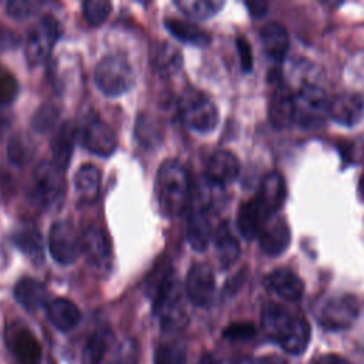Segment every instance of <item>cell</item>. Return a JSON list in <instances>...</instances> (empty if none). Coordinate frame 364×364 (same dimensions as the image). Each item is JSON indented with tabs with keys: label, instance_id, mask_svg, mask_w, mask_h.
Masks as SVG:
<instances>
[{
	"label": "cell",
	"instance_id": "6da1fadb",
	"mask_svg": "<svg viewBox=\"0 0 364 364\" xmlns=\"http://www.w3.org/2000/svg\"><path fill=\"white\" fill-rule=\"evenodd\" d=\"M262 327L267 337L289 354H301L310 341V326L277 303H266L262 310Z\"/></svg>",
	"mask_w": 364,
	"mask_h": 364
},
{
	"label": "cell",
	"instance_id": "7a4b0ae2",
	"mask_svg": "<svg viewBox=\"0 0 364 364\" xmlns=\"http://www.w3.org/2000/svg\"><path fill=\"white\" fill-rule=\"evenodd\" d=\"M156 195L168 216H181L191 203V183L186 169L175 159L165 161L156 173Z\"/></svg>",
	"mask_w": 364,
	"mask_h": 364
},
{
	"label": "cell",
	"instance_id": "3957f363",
	"mask_svg": "<svg viewBox=\"0 0 364 364\" xmlns=\"http://www.w3.org/2000/svg\"><path fill=\"white\" fill-rule=\"evenodd\" d=\"M94 81L104 95L119 97L134 85V71L125 57L109 54L97 63Z\"/></svg>",
	"mask_w": 364,
	"mask_h": 364
},
{
	"label": "cell",
	"instance_id": "277c9868",
	"mask_svg": "<svg viewBox=\"0 0 364 364\" xmlns=\"http://www.w3.org/2000/svg\"><path fill=\"white\" fill-rule=\"evenodd\" d=\"M293 122L304 129L318 128L328 117L330 100L326 91L318 85L304 84L296 94H293Z\"/></svg>",
	"mask_w": 364,
	"mask_h": 364
},
{
	"label": "cell",
	"instance_id": "5b68a950",
	"mask_svg": "<svg viewBox=\"0 0 364 364\" xmlns=\"http://www.w3.org/2000/svg\"><path fill=\"white\" fill-rule=\"evenodd\" d=\"M64 192V171L55 166L53 161L40 162L31 178V199L40 208L48 210L63 200Z\"/></svg>",
	"mask_w": 364,
	"mask_h": 364
},
{
	"label": "cell",
	"instance_id": "8992f818",
	"mask_svg": "<svg viewBox=\"0 0 364 364\" xmlns=\"http://www.w3.org/2000/svg\"><path fill=\"white\" fill-rule=\"evenodd\" d=\"M178 111L185 125L200 134L213 131L219 122L218 107L198 91L185 92L178 102Z\"/></svg>",
	"mask_w": 364,
	"mask_h": 364
},
{
	"label": "cell",
	"instance_id": "52a82bcc",
	"mask_svg": "<svg viewBox=\"0 0 364 364\" xmlns=\"http://www.w3.org/2000/svg\"><path fill=\"white\" fill-rule=\"evenodd\" d=\"M360 310L361 303L355 296L338 294L320 303L316 318L327 330H344L357 320Z\"/></svg>",
	"mask_w": 364,
	"mask_h": 364
},
{
	"label": "cell",
	"instance_id": "ba28073f",
	"mask_svg": "<svg viewBox=\"0 0 364 364\" xmlns=\"http://www.w3.org/2000/svg\"><path fill=\"white\" fill-rule=\"evenodd\" d=\"M152 310L164 331L176 333L186 326L188 316L176 279L152 300Z\"/></svg>",
	"mask_w": 364,
	"mask_h": 364
},
{
	"label": "cell",
	"instance_id": "9c48e42d",
	"mask_svg": "<svg viewBox=\"0 0 364 364\" xmlns=\"http://www.w3.org/2000/svg\"><path fill=\"white\" fill-rule=\"evenodd\" d=\"M60 37V24L50 16H43L27 33L26 57L31 65L43 63L51 53L55 41Z\"/></svg>",
	"mask_w": 364,
	"mask_h": 364
},
{
	"label": "cell",
	"instance_id": "30bf717a",
	"mask_svg": "<svg viewBox=\"0 0 364 364\" xmlns=\"http://www.w3.org/2000/svg\"><path fill=\"white\" fill-rule=\"evenodd\" d=\"M48 250L55 263L73 264L82 252L81 239L74 225L68 220H57L48 232Z\"/></svg>",
	"mask_w": 364,
	"mask_h": 364
},
{
	"label": "cell",
	"instance_id": "8fae6325",
	"mask_svg": "<svg viewBox=\"0 0 364 364\" xmlns=\"http://www.w3.org/2000/svg\"><path fill=\"white\" fill-rule=\"evenodd\" d=\"M81 145L98 156H109L118 146V138L109 124L100 117H88L77 129Z\"/></svg>",
	"mask_w": 364,
	"mask_h": 364
},
{
	"label": "cell",
	"instance_id": "7c38bea8",
	"mask_svg": "<svg viewBox=\"0 0 364 364\" xmlns=\"http://www.w3.org/2000/svg\"><path fill=\"white\" fill-rule=\"evenodd\" d=\"M215 274L208 263H195L191 266L185 280V291L192 304L208 307L215 296Z\"/></svg>",
	"mask_w": 364,
	"mask_h": 364
},
{
	"label": "cell",
	"instance_id": "4fadbf2b",
	"mask_svg": "<svg viewBox=\"0 0 364 364\" xmlns=\"http://www.w3.org/2000/svg\"><path fill=\"white\" fill-rule=\"evenodd\" d=\"M6 343L18 364L41 363V344L34 333L23 324H13L7 328Z\"/></svg>",
	"mask_w": 364,
	"mask_h": 364
},
{
	"label": "cell",
	"instance_id": "5bb4252c",
	"mask_svg": "<svg viewBox=\"0 0 364 364\" xmlns=\"http://www.w3.org/2000/svg\"><path fill=\"white\" fill-rule=\"evenodd\" d=\"M286 199V183L279 172L267 173L259 188L257 196L255 198L262 222L274 216L282 208Z\"/></svg>",
	"mask_w": 364,
	"mask_h": 364
},
{
	"label": "cell",
	"instance_id": "9a60e30c",
	"mask_svg": "<svg viewBox=\"0 0 364 364\" xmlns=\"http://www.w3.org/2000/svg\"><path fill=\"white\" fill-rule=\"evenodd\" d=\"M259 245L263 253L276 257L282 255L290 245V228L286 219L280 216H272L262 222L259 229Z\"/></svg>",
	"mask_w": 364,
	"mask_h": 364
},
{
	"label": "cell",
	"instance_id": "2e32d148",
	"mask_svg": "<svg viewBox=\"0 0 364 364\" xmlns=\"http://www.w3.org/2000/svg\"><path fill=\"white\" fill-rule=\"evenodd\" d=\"M82 252L88 264L98 272H107L111 266V247L105 232L100 228H88L81 239Z\"/></svg>",
	"mask_w": 364,
	"mask_h": 364
},
{
	"label": "cell",
	"instance_id": "e0dca14e",
	"mask_svg": "<svg viewBox=\"0 0 364 364\" xmlns=\"http://www.w3.org/2000/svg\"><path fill=\"white\" fill-rule=\"evenodd\" d=\"M240 172V164L235 154L226 149L213 152L206 164V179L222 188L232 183Z\"/></svg>",
	"mask_w": 364,
	"mask_h": 364
},
{
	"label": "cell",
	"instance_id": "ac0fdd59",
	"mask_svg": "<svg viewBox=\"0 0 364 364\" xmlns=\"http://www.w3.org/2000/svg\"><path fill=\"white\" fill-rule=\"evenodd\" d=\"M213 237L209 210L192 206L186 222V239L189 246L196 252H203Z\"/></svg>",
	"mask_w": 364,
	"mask_h": 364
},
{
	"label": "cell",
	"instance_id": "d6986e66",
	"mask_svg": "<svg viewBox=\"0 0 364 364\" xmlns=\"http://www.w3.org/2000/svg\"><path fill=\"white\" fill-rule=\"evenodd\" d=\"M364 112L363 98L353 92H344L330 100L328 117L344 127L355 125Z\"/></svg>",
	"mask_w": 364,
	"mask_h": 364
},
{
	"label": "cell",
	"instance_id": "ffe728a7",
	"mask_svg": "<svg viewBox=\"0 0 364 364\" xmlns=\"http://www.w3.org/2000/svg\"><path fill=\"white\" fill-rule=\"evenodd\" d=\"M266 282L270 290H273L279 297L289 301L299 300L304 293L303 280L289 267L274 269L269 273Z\"/></svg>",
	"mask_w": 364,
	"mask_h": 364
},
{
	"label": "cell",
	"instance_id": "44dd1931",
	"mask_svg": "<svg viewBox=\"0 0 364 364\" xmlns=\"http://www.w3.org/2000/svg\"><path fill=\"white\" fill-rule=\"evenodd\" d=\"M47 318L60 331H70L75 328L81 321L80 309L68 299L57 297L47 303L46 306Z\"/></svg>",
	"mask_w": 364,
	"mask_h": 364
},
{
	"label": "cell",
	"instance_id": "7402d4cb",
	"mask_svg": "<svg viewBox=\"0 0 364 364\" xmlns=\"http://www.w3.org/2000/svg\"><path fill=\"white\" fill-rule=\"evenodd\" d=\"M215 256L222 269L232 267L240 256V243L232 233L229 223L223 222L213 233Z\"/></svg>",
	"mask_w": 364,
	"mask_h": 364
},
{
	"label": "cell",
	"instance_id": "603a6c76",
	"mask_svg": "<svg viewBox=\"0 0 364 364\" xmlns=\"http://www.w3.org/2000/svg\"><path fill=\"white\" fill-rule=\"evenodd\" d=\"M77 135V129L71 122H64L55 131L50 146H51V156L53 164L58 166L61 171H65L70 165L73 151H74V139Z\"/></svg>",
	"mask_w": 364,
	"mask_h": 364
},
{
	"label": "cell",
	"instance_id": "cb8c5ba5",
	"mask_svg": "<svg viewBox=\"0 0 364 364\" xmlns=\"http://www.w3.org/2000/svg\"><path fill=\"white\" fill-rule=\"evenodd\" d=\"M14 297L28 311H36L50 301L47 287L33 277H23L16 283Z\"/></svg>",
	"mask_w": 364,
	"mask_h": 364
},
{
	"label": "cell",
	"instance_id": "d4e9b609",
	"mask_svg": "<svg viewBox=\"0 0 364 364\" xmlns=\"http://www.w3.org/2000/svg\"><path fill=\"white\" fill-rule=\"evenodd\" d=\"M293 94L289 91V88L280 85L272 94L269 104V119L274 128L283 129L293 122Z\"/></svg>",
	"mask_w": 364,
	"mask_h": 364
},
{
	"label": "cell",
	"instance_id": "484cf974",
	"mask_svg": "<svg viewBox=\"0 0 364 364\" xmlns=\"http://www.w3.org/2000/svg\"><path fill=\"white\" fill-rule=\"evenodd\" d=\"M164 24L168 28V31L182 43L192 44L196 47H205L210 43V34L195 23L168 17L164 20Z\"/></svg>",
	"mask_w": 364,
	"mask_h": 364
},
{
	"label": "cell",
	"instance_id": "4316f807",
	"mask_svg": "<svg viewBox=\"0 0 364 364\" xmlns=\"http://www.w3.org/2000/svg\"><path fill=\"white\" fill-rule=\"evenodd\" d=\"M260 38L269 58L280 63L289 50V34L286 28L279 23H267L260 31Z\"/></svg>",
	"mask_w": 364,
	"mask_h": 364
},
{
	"label": "cell",
	"instance_id": "83f0119b",
	"mask_svg": "<svg viewBox=\"0 0 364 364\" xmlns=\"http://www.w3.org/2000/svg\"><path fill=\"white\" fill-rule=\"evenodd\" d=\"M13 243L21 250V253L36 266L44 262L43 239L34 228H20L13 233Z\"/></svg>",
	"mask_w": 364,
	"mask_h": 364
},
{
	"label": "cell",
	"instance_id": "f1b7e54d",
	"mask_svg": "<svg viewBox=\"0 0 364 364\" xmlns=\"http://www.w3.org/2000/svg\"><path fill=\"white\" fill-rule=\"evenodd\" d=\"M134 135L136 142L145 149H155L159 146L164 136L161 124L145 112L138 115L134 127Z\"/></svg>",
	"mask_w": 364,
	"mask_h": 364
},
{
	"label": "cell",
	"instance_id": "f546056e",
	"mask_svg": "<svg viewBox=\"0 0 364 364\" xmlns=\"http://www.w3.org/2000/svg\"><path fill=\"white\" fill-rule=\"evenodd\" d=\"M182 64L183 58L179 48L172 46L171 43H161L156 47L154 55V65L161 77L166 78L176 74L182 68Z\"/></svg>",
	"mask_w": 364,
	"mask_h": 364
},
{
	"label": "cell",
	"instance_id": "4dcf8cb0",
	"mask_svg": "<svg viewBox=\"0 0 364 364\" xmlns=\"http://www.w3.org/2000/svg\"><path fill=\"white\" fill-rule=\"evenodd\" d=\"M175 273L171 260L162 259L159 260L154 269L149 272V274L145 279L144 283V291L145 294L154 300L165 287H168L175 280Z\"/></svg>",
	"mask_w": 364,
	"mask_h": 364
},
{
	"label": "cell",
	"instance_id": "1f68e13d",
	"mask_svg": "<svg viewBox=\"0 0 364 364\" xmlns=\"http://www.w3.org/2000/svg\"><path fill=\"white\" fill-rule=\"evenodd\" d=\"M37 152V145L34 139L26 134L18 132L13 135L7 145V156L11 164L17 166H24L33 161Z\"/></svg>",
	"mask_w": 364,
	"mask_h": 364
},
{
	"label": "cell",
	"instance_id": "d6a6232c",
	"mask_svg": "<svg viewBox=\"0 0 364 364\" xmlns=\"http://www.w3.org/2000/svg\"><path fill=\"white\" fill-rule=\"evenodd\" d=\"M111 338H112V334L108 328H100L94 331L82 348V354H81L82 364H101L109 347Z\"/></svg>",
	"mask_w": 364,
	"mask_h": 364
},
{
	"label": "cell",
	"instance_id": "836d02e7",
	"mask_svg": "<svg viewBox=\"0 0 364 364\" xmlns=\"http://www.w3.org/2000/svg\"><path fill=\"white\" fill-rule=\"evenodd\" d=\"M260 220L262 219H260L255 199L246 200L240 205L237 210L236 225H237L239 233L245 240H252L257 236L260 229Z\"/></svg>",
	"mask_w": 364,
	"mask_h": 364
},
{
	"label": "cell",
	"instance_id": "e575fe53",
	"mask_svg": "<svg viewBox=\"0 0 364 364\" xmlns=\"http://www.w3.org/2000/svg\"><path fill=\"white\" fill-rule=\"evenodd\" d=\"M100 183H101V172L97 166L91 164L82 165L74 176L75 189L85 199H94L98 195Z\"/></svg>",
	"mask_w": 364,
	"mask_h": 364
},
{
	"label": "cell",
	"instance_id": "d590c367",
	"mask_svg": "<svg viewBox=\"0 0 364 364\" xmlns=\"http://www.w3.org/2000/svg\"><path fill=\"white\" fill-rule=\"evenodd\" d=\"M223 1L219 0H178L175 6L188 17L205 20L215 16L222 7Z\"/></svg>",
	"mask_w": 364,
	"mask_h": 364
},
{
	"label": "cell",
	"instance_id": "8d00e7d4",
	"mask_svg": "<svg viewBox=\"0 0 364 364\" xmlns=\"http://www.w3.org/2000/svg\"><path fill=\"white\" fill-rule=\"evenodd\" d=\"M60 118V109L51 102L40 105L31 117V128L38 134L50 132Z\"/></svg>",
	"mask_w": 364,
	"mask_h": 364
},
{
	"label": "cell",
	"instance_id": "74e56055",
	"mask_svg": "<svg viewBox=\"0 0 364 364\" xmlns=\"http://www.w3.org/2000/svg\"><path fill=\"white\" fill-rule=\"evenodd\" d=\"M154 364H186V347L181 341L161 344L155 350Z\"/></svg>",
	"mask_w": 364,
	"mask_h": 364
},
{
	"label": "cell",
	"instance_id": "f35d334b",
	"mask_svg": "<svg viewBox=\"0 0 364 364\" xmlns=\"http://www.w3.org/2000/svg\"><path fill=\"white\" fill-rule=\"evenodd\" d=\"M139 347L134 338H125L108 360V364H138Z\"/></svg>",
	"mask_w": 364,
	"mask_h": 364
},
{
	"label": "cell",
	"instance_id": "ab89813d",
	"mask_svg": "<svg viewBox=\"0 0 364 364\" xmlns=\"http://www.w3.org/2000/svg\"><path fill=\"white\" fill-rule=\"evenodd\" d=\"M112 4L105 0H88L82 3V16L91 26L101 24L111 13Z\"/></svg>",
	"mask_w": 364,
	"mask_h": 364
},
{
	"label": "cell",
	"instance_id": "60d3db41",
	"mask_svg": "<svg viewBox=\"0 0 364 364\" xmlns=\"http://www.w3.org/2000/svg\"><path fill=\"white\" fill-rule=\"evenodd\" d=\"M18 95V82L14 75L0 64V104H11Z\"/></svg>",
	"mask_w": 364,
	"mask_h": 364
},
{
	"label": "cell",
	"instance_id": "b9f144b4",
	"mask_svg": "<svg viewBox=\"0 0 364 364\" xmlns=\"http://www.w3.org/2000/svg\"><path fill=\"white\" fill-rule=\"evenodd\" d=\"M38 1L26 0H11L7 3V14L14 20H23L33 16L40 9Z\"/></svg>",
	"mask_w": 364,
	"mask_h": 364
},
{
	"label": "cell",
	"instance_id": "7bdbcfd3",
	"mask_svg": "<svg viewBox=\"0 0 364 364\" xmlns=\"http://www.w3.org/2000/svg\"><path fill=\"white\" fill-rule=\"evenodd\" d=\"M256 330L252 323H232L223 330V337L230 341H245L255 336Z\"/></svg>",
	"mask_w": 364,
	"mask_h": 364
},
{
	"label": "cell",
	"instance_id": "ee69618b",
	"mask_svg": "<svg viewBox=\"0 0 364 364\" xmlns=\"http://www.w3.org/2000/svg\"><path fill=\"white\" fill-rule=\"evenodd\" d=\"M236 50L239 54V61H240L242 70L245 73H250L253 68V55H252V48L245 37L236 38Z\"/></svg>",
	"mask_w": 364,
	"mask_h": 364
},
{
	"label": "cell",
	"instance_id": "f6af8a7d",
	"mask_svg": "<svg viewBox=\"0 0 364 364\" xmlns=\"http://www.w3.org/2000/svg\"><path fill=\"white\" fill-rule=\"evenodd\" d=\"M233 364H287V363L277 355H263V357L239 358Z\"/></svg>",
	"mask_w": 364,
	"mask_h": 364
},
{
	"label": "cell",
	"instance_id": "bcb514c9",
	"mask_svg": "<svg viewBox=\"0 0 364 364\" xmlns=\"http://www.w3.org/2000/svg\"><path fill=\"white\" fill-rule=\"evenodd\" d=\"M310 364H351V363L337 354H321L314 357L310 361Z\"/></svg>",
	"mask_w": 364,
	"mask_h": 364
},
{
	"label": "cell",
	"instance_id": "7dc6e473",
	"mask_svg": "<svg viewBox=\"0 0 364 364\" xmlns=\"http://www.w3.org/2000/svg\"><path fill=\"white\" fill-rule=\"evenodd\" d=\"M16 44H18V37H16V34L4 27H0V46L1 47H16Z\"/></svg>",
	"mask_w": 364,
	"mask_h": 364
},
{
	"label": "cell",
	"instance_id": "c3c4849f",
	"mask_svg": "<svg viewBox=\"0 0 364 364\" xmlns=\"http://www.w3.org/2000/svg\"><path fill=\"white\" fill-rule=\"evenodd\" d=\"M246 7L249 9V13L253 17H260L266 13L267 4H264V3H246Z\"/></svg>",
	"mask_w": 364,
	"mask_h": 364
},
{
	"label": "cell",
	"instance_id": "681fc988",
	"mask_svg": "<svg viewBox=\"0 0 364 364\" xmlns=\"http://www.w3.org/2000/svg\"><path fill=\"white\" fill-rule=\"evenodd\" d=\"M9 128H10V119H9V117H7L4 112L0 111V141L4 138V135H6L7 131H9Z\"/></svg>",
	"mask_w": 364,
	"mask_h": 364
},
{
	"label": "cell",
	"instance_id": "f907efd6",
	"mask_svg": "<svg viewBox=\"0 0 364 364\" xmlns=\"http://www.w3.org/2000/svg\"><path fill=\"white\" fill-rule=\"evenodd\" d=\"M196 364H220V361H219L213 354L206 353V354H203V355L198 360Z\"/></svg>",
	"mask_w": 364,
	"mask_h": 364
},
{
	"label": "cell",
	"instance_id": "816d5d0a",
	"mask_svg": "<svg viewBox=\"0 0 364 364\" xmlns=\"http://www.w3.org/2000/svg\"><path fill=\"white\" fill-rule=\"evenodd\" d=\"M360 192H361V195H363V198H364V173H363L361 182H360Z\"/></svg>",
	"mask_w": 364,
	"mask_h": 364
}]
</instances>
